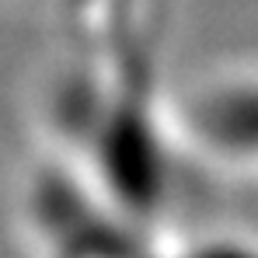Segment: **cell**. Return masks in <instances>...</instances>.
Returning a JSON list of instances; mask_svg holds the SVG:
<instances>
[{"instance_id":"6da1fadb","label":"cell","mask_w":258,"mask_h":258,"mask_svg":"<svg viewBox=\"0 0 258 258\" xmlns=\"http://www.w3.org/2000/svg\"><path fill=\"white\" fill-rule=\"evenodd\" d=\"M178 136L220 164L258 168V74H223L178 108Z\"/></svg>"}]
</instances>
